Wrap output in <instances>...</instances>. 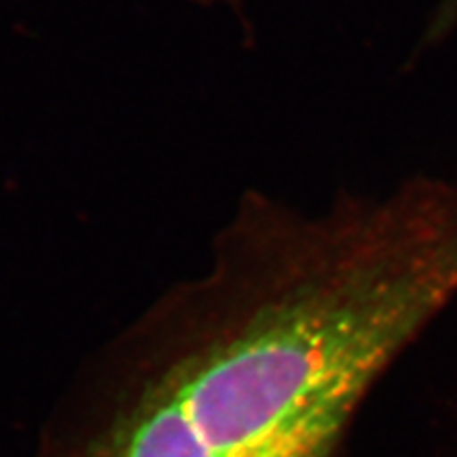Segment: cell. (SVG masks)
<instances>
[{
  "instance_id": "obj_1",
  "label": "cell",
  "mask_w": 457,
  "mask_h": 457,
  "mask_svg": "<svg viewBox=\"0 0 457 457\" xmlns=\"http://www.w3.org/2000/svg\"><path fill=\"white\" fill-rule=\"evenodd\" d=\"M457 299V179L320 213L250 195L203 273L97 354L33 457H337Z\"/></svg>"
},
{
  "instance_id": "obj_2",
  "label": "cell",
  "mask_w": 457,
  "mask_h": 457,
  "mask_svg": "<svg viewBox=\"0 0 457 457\" xmlns=\"http://www.w3.org/2000/svg\"><path fill=\"white\" fill-rule=\"evenodd\" d=\"M457 27V0H438L433 20L427 27V40L435 42L445 38Z\"/></svg>"
},
{
  "instance_id": "obj_3",
  "label": "cell",
  "mask_w": 457,
  "mask_h": 457,
  "mask_svg": "<svg viewBox=\"0 0 457 457\" xmlns=\"http://www.w3.org/2000/svg\"><path fill=\"white\" fill-rule=\"evenodd\" d=\"M227 3H231V4H235V3H238V0H227Z\"/></svg>"
}]
</instances>
